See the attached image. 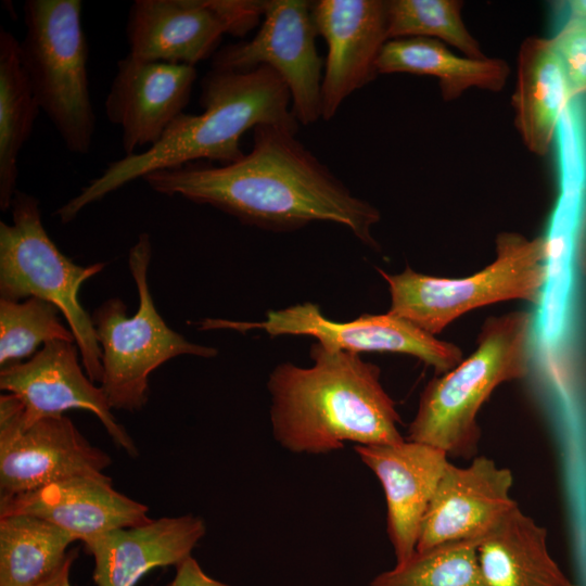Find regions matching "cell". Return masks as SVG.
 Listing matches in <instances>:
<instances>
[{
  "label": "cell",
  "instance_id": "obj_22",
  "mask_svg": "<svg viewBox=\"0 0 586 586\" xmlns=\"http://www.w3.org/2000/svg\"><path fill=\"white\" fill-rule=\"evenodd\" d=\"M378 74L407 73L432 76L438 81L445 101L458 99L471 88L500 91L510 68L497 58L473 59L453 53L446 43L425 37L388 40L377 62Z\"/></svg>",
  "mask_w": 586,
  "mask_h": 586
},
{
  "label": "cell",
  "instance_id": "obj_10",
  "mask_svg": "<svg viewBox=\"0 0 586 586\" xmlns=\"http://www.w3.org/2000/svg\"><path fill=\"white\" fill-rule=\"evenodd\" d=\"M23 405L14 395L0 396V498L59 481L110 477L111 457L92 445L66 416L24 423Z\"/></svg>",
  "mask_w": 586,
  "mask_h": 586
},
{
  "label": "cell",
  "instance_id": "obj_14",
  "mask_svg": "<svg viewBox=\"0 0 586 586\" xmlns=\"http://www.w3.org/2000/svg\"><path fill=\"white\" fill-rule=\"evenodd\" d=\"M311 13L328 46L321 118L330 120L348 95L379 75L377 62L388 41L387 1L320 0Z\"/></svg>",
  "mask_w": 586,
  "mask_h": 586
},
{
  "label": "cell",
  "instance_id": "obj_7",
  "mask_svg": "<svg viewBox=\"0 0 586 586\" xmlns=\"http://www.w3.org/2000/svg\"><path fill=\"white\" fill-rule=\"evenodd\" d=\"M151 258V239L142 232L128 254L139 297L135 315H127L120 298L106 300L91 315L102 351L101 387L112 409H142L149 399L150 374L169 359L180 355L209 358L218 353L214 347L189 342L166 324L148 284Z\"/></svg>",
  "mask_w": 586,
  "mask_h": 586
},
{
  "label": "cell",
  "instance_id": "obj_13",
  "mask_svg": "<svg viewBox=\"0 0 586 586\" xmlns=\"http://www.w3.org/2000/svg\"><path fill=\"white\" fill-rule=\"evenodd\" d=\"M75 342L46 343L28 361L1 368L0 388L23 405V422L64 416L71 409L93 413L116 446L136 457V443L115 419L102 387L95 386L78 360Z\"/></svg>",
  "mask_w": 586,
  "mask_h": 586
},
{
  "label": "cell",
  "instance_id": "obj_17",
  "mask_svg": "<svg viewBox=\"0 0 586 586\" xmlns=\"http://www.w3.org/2000/svg\"><path fill=\"white\" fill-rule=\"evenodd\" d=\"M360 460L380 481L386 501V531L396 563L417 550L423 518L448 464L447 454L428 444L355 445Z\"/></svg>",
  "mask_w": 586,
  "mask_h": 586
},
{
  "label": "cell",
  "instance_id": "obj_15",
  "mask_svg": "<svg viewBox=\"0 0 586 586\" xmlns=\"http://www.w3.org/2000/svg\"><path fill=\"white\" fill-rule=\"evenodd\" d=\"M196 76L194 66L144 61L129 53L117 62L104 110L122 130L125 156L162 139L184 113Z\"/></svg>",
  "mask_w": 586,
  "mask_h": 586
},
{
  "label": "cell",
  "instance_id": "obj_31",
  "mask_svg": "<svg viewBox=\"0 0 586 586\" xmlns=\"http://www.w3.org/2000/svg\"><path fill=\"white\" fill-rule=\"evenodd\" d=\"M575 262L579 272L586 278V207L576 234Z\"/></svg>",
  "mask_w": 586,
  "mask_h": 586
},
{
  "label": "cell",
  "instance_id": "obj_16",
  "mask_svg": "<svg viewBox=\"0 0 586 586\" xmlns=\"http://www.w3.org/2000/svg\"><path fill=\"white\" fill-rule=\"evenodd\" d=\"M512 485L511 471L485 456L467 467L449 461L423 518L417 550L485 537L518 507Z\"/></svg>",
  "mask_w": 586,
  "mask_h": 586
},
{
  "label": "cell",
  "instance_id": "obj_29",
  "mask_svg": "<svg viewBox=\"0 0 586 586\" xmlns=\"http://www.w3.org/2000/svg\"><path fill=\"white\" fill-rule=\"evenodd\" d=\"M175 569V576L166 586H230L206 574L192 556Z\"/></svg>",
  "mask_w": 586,
  "mask_h": 586
},
{
  "label": "cell",
  "instance_id": "obj_25",
  "mask_svg": "<svg viewBox=\"0 0 586 586\" xmlns=\"http://www.w3.org/2000/svg\"><path fill=\"white\" fill-rule=\"evenodd\" d=\"M479 542H453L416 550L408 560L378 574L370 586H487L476 558Z\"/></svg>",
  "mask_w": 586,
  "mask_h": 586
},
{
  "label": "cell",
  "instance_id": "obj_21",
  "mask_svg": "<svg viewBox=\"0 0 586 586\" xmlns=\"http://www.w3.org/2000/svg\"><path fill=\"white\" fill-rule=\"evenodd\" d=\"M476 558L487 586H578L551 557L547 530L519 506L480 539Z\"/></svg>",
  "mask_w": 586,
  "mask_h": 586
},
{
  "label": "cell",
  "instance_id": "obj_9",
  "mask_svg": "<svg viewBox=\"0 0 586 586\" xmlns=\"http://www.w3.org/2000/svg\"><path fill=\"white\" fill-rule=\"evenodd\" d=\"M264 8L259 0H136L126 25L128 53L195 67L216 53L225 34L254 28Z\"/></svg>",
  "mask_w": 586,
  "mask_h": 586
},
{
  "label": "cell",
  "instance_id": "obj_11",
  "mask_svg": "<svg viewBox=\"0 0 586 586\" xmlns=\"http://www.w3.org/2000/svg\"><path fill=\"white\" fill-rule=\"evenodd\" d=\"M195 324L199 330H264L271 336L310 335L327 348L355 354L377 352L410 355L442 374L462 360L459 346L440 340L400 317L386 313L362 315L348 322H334L309 302L270 310L267 319L260 322L205 318Z\"/></svg>",
  "mask_w": 586,
  "mask_h": 586
},
{
  "label": "cell",
  "instance_id": "obj_20",
  "mask_svg": "<svg viewBox=\"0 0 586 586\" xmlns=\"http://www.w3.org/2000/svg\"><path fill=\"white\" fill-rule=\"evenodd\" d=\"M573 100L550 38L528 37L520 46L512 94L515 127L532 153L548 154L558 124Z\"/></svg>",
  "mask_w": 586,
  "mask_h": 586
},
{
  "label": "cell",
  "instance_id": "obj_5",
  "mask_svg": "<svg viewBox=\"0 0 586 586\" xmlns=\"http://www.w3.org/2000/svg\"><path fill=\"white\" fill-rule=\"evenodd\" d=\"M495 259L464 278L429 276L406 267L399 273L379 272L388 285V314L435 335L473 309L507 301L540 304L549 277L551 242L500 232Z\"/></svg>",
  "mask_w": 586,
  "mask_h": 586
},
{
  "label": "cell",
  "instance_id": "obj_27",
  "mask_svg": "<svg viewBox=\"0 0 586 586\" xmlns=\"http://www.w3.org/2000/svg\"><path fill=\"white\" fill-rule=\"evenodd\" d=\"M61 315L54 304L35 296L18 302L0 298L1 368L34 356L48 342H75L72 331L62 324Z\"/></svg>",
  "mask_w": 586,
  "mask_h": 586
},
{
  "label": "cell",
  "instance_id": "obj_23",
  "mask_svg": "<svg viewBox=\"0 0 586 586\" xmlns=\"http://www.w3.org/2000/svg\"><path fill=\"white\" fill-rule=\"evenodd\" d=\"M40 107L20 59V41L0 30V208H11L17 191L18 155L30 138Z\"/></svg>",
  "mask_w": 586,
  "mask_h": 586
},
{
  "label": "cell",
  "instance_id": "obj_12",
  "mask_svg": "<svg viewBox=\"0 0 586 586\" xmlns=\"http://www.w3.org/2000/svg\"><path fill=\"white\" fill-rule=\"evenodd\" d=\"M264 20L249 41L220 48L212 56V67L250 71L273 69L286 85L292 112L298 123L310 125L321 118L322 59L311 3L305 0H267Z\"/></svg>",
  "mask_w": 586,
  "mask_h": 586
},
{
  "label": "cell",
  "instance_id": "obj_1",
  "mask_svg": "<svg viewBox=\"0 0 586 586\" xmlns=\"http://www.w3.org/2000/svg\"><path fill=\"white\" fill-rule=\"evenodd\" d=\"M142 179L155 192L211 205L247 225L290 231L331 221L378 247L372 228L380 212L355 196L297 140L296 131L281 126L255 127L251 152L231 164L192 162Z\"/></svg>",
  "mask_w": 586,
  "mask_h": 586
},
{
  "label": "cell",
  "instance_id": "obj_8",
  "mask_svg": "<svg viewBox=\"0 0 586 586\" xmlns=\"http://www.w3.org/2000/svg\"><path fill=\"white\" fill-rule=\"evenodd\" d=\"M11 211L12 224L0 221V298L18 302L35 296L54 304L73 333L86 373L92 382H101L102 351L78 292L105 264L80 266L64 255L42 225L36 196L17 190Z\"/></svg>",
  "mask_w": 586,
  "mask_h": 586
},
{
  "label": "cell",
  "instance_id": "obj_18",
  "mask_svg": "<svg viewBox=\"0 0 586 586\" xmlns=\"http://www.w3.org/2000/svg\"><path fill=\"white\" fill-rule=\"evenodd\" d=\"M144 504L117 492L111 477H72L0 498V517L27 514L43 519L86 542L120 527L151 520Z\"/></svg>",
  "mask_w": 586,
  "mask_h": 586
},
{
  "label": "cell",
  "instance_id": "obj_3",
  "mask_svg": "<svg viewBox=\"0 0 586 586\" xmlns=\"http://www.w3.org/2000/svg\"><path fill=\"white\" fill-rule=\"evenodd\" d=\"M313 366L278 365L269 375L275 440L295 454H327L356 445L403 442L399 415L380 368L359 354L310 347Z\"/></svg>",
  "mask_w": 586,
  "mask_h": 586
},
{
  "label": "cell",
  "instance_id": "obj_6",
  "mask_svg": "<svg viewBox=\"0 0 586 586\" xmlns=\"http://www.w3.org/2000/svg\"><path fill=\"white\" fill-rule=\"evenodd\" d=\"M79 0H27L20 59L37 103L66 149L87 154L95 114L88 79V44Z\"/></svg>",
  "mask_w": 586,
  "mask_h": 586
},
{
  "label": "cell",
  "instance_id": "obj_30",
  "mask_svg": "<svg viewBox=\"0 0 586 586\" xmlns=\"http://www.w3.org/2000/svg\"><path fill=\"white\" fill-rule=\"evenodd\" d=\"M77 555V549H71L69 556L64 564L54 574L36 586H72L69 573Z\"/></svg>",
  "mask_w": 586,
  "mask_h": 586
},
{
  "label": "cell",
  "instance_id": "obj_28",
  "mask_svg": "<svg viewBox=\"0 0 586 586\" xmlns=\"http://www.w3.org/2000/svg\"><path fill=\"white\" fill-rule=\"evenodd\" d=\"M550 40L563 67L572 98L586 94V18L569 15Z\"/></svg>",
  "mask_w": 586,
  "mask_h": 586
},
{
  "label": "cell",
  "instance_id": "obj_26",
  "mask_svg": "<svg viewBox=\"0 0 586 586\" xmlns=\"http://www.w3.org/2000/svg\"><path fill=\"white\" fill-rule=\"evenodd\" d=\"M462 5L463 2L458 0H390L388 40L432 38L455 47L468 58H486L463 23Z\"/></svg>",
  "mask_w": 586,
  "mask_h": 586
},
{
  "label": "cell",
  "instance_id": "obj_2",
  "mask_svg": "<svg viewBox=\"0 0 586 586\" xmlns=\"http://www.w3.org/2000/svg\"><path fill=\"white\" fill-rule=\"evenodd\" d=\"M200 104L201 114L179 115L155 145L111 162L55 215L67 224L88 205L156 170L202 160L221 165L237 162L245 154L240 146L242 136L259 125L297 132L289 89L268 66L250 71L212 67L201 80Z\"/></svg>",
  "mask_w": 586,
  "mask_h": 586
},
{
  "label": "cell",
  "instance_id": "obj_4",
  "mask_svg": "<svg viewBox=\"0 0 586 586\" xmlns=\"http://www.w3.org/2000/svg\"><path fill=\"white\" fill-rule=\"evenodd\" d=\"M534 332L532 311L488 317L473 353L428 382L406 440L442 449L448 457H476L481 437L479 411L500 384L528 374Z\"/></svg>",
  "mask_w": 586,
  "mask_h": 586
},
{
  "label": "cell",
  "instance_id": "obj_19",
  "mask_svg": "<svg viewBox=\"0 0 586 586\" xmlns=\"http://www.w3.org/2000/svg\"><path fill=\"white\" fill-rule=\"evenodd\" d=\"M202 518L163 517L109 531L84 542L93 558L95 586H136L156 568L177 566L205 536Z\"/></svg>",
  "mask_w": 586,
  "mask_h": 586
},
{
  "label": "cell",
  "instance_id": "obj_32",
  "mask_svg": "<svg viewBox=\"0 0 586 586\" xmlns=\"http://www.w3.org/2000/svg\"><path fill=\"white\" fill-rule=\"evenodd\" d=\"M564 3L569 15L586 18V0H569Z\"/></svg>",
  "mask_w": 586,
  "mask_h": 586
},
{
  "label": "cell",
  "instance_id": "obj_24",
  "mask_svg": "<svg viewBox=\"0 0 586 586\" xmlns=\"http://www.w3.org/2000/svg\"><path fill=\"white\" fill-rule=\"evenodd\" d=\"M76 539L27 514L0 517V586H36L67 560Z\"/></svg>",
  "mask_w": 586,
  "mask_h": 586
}]
</instances>
